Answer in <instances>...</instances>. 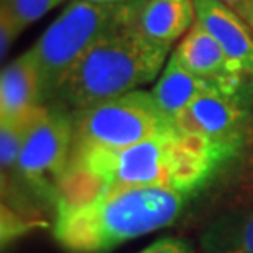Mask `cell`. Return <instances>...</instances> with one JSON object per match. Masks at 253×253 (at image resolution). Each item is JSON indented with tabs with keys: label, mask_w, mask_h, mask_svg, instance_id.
I'll use <instances>...</instances> for the list:
<instances>
[{
	"label": "cell",
	"mask_w": 253,
	"mask_h": 253,
	"mask_svg": "<svg viewBox=\"0 0 253 253\" xmlns=\"http://www.w3.org/2000/svg\"><path fill=\"white\" fill-rule=\"evenodd\" d=\"M224 163L207 141L171 126L126 148L73 155L59 197L76 201L104 191L150 186L196 196Z\"/></svg>",
	"instance_id": "6da1fadb"
},
{
	"label": "cell",
	"mask_w": 253,
	"mask_h": 253,
	"mask_svg": "<svg viewBox=\"0 0 253 253\" xmlns=\"http://www.w3.org/2000/svg\"><path fill=\"white\" fill-rule=\"evenodd\" d=\"M196 196L171 188H125L54 204L53 237L66 253H109L166 229Z\"/></svg>",
	"instance_id": "7a4b0ae2"
},
{
	"label": "cell",
	"mask_w": 253,
	"mask_h": 253,
	"mask_svg": "<svg viewBox=\"0 0 253 253\" xmlns=\"http://www.w3.org/2000/svg\"><path fill=\"white\" fill-rule=\"evenodd\" d=\"M169 48L125 25L95 42L64 76L54 97L76 110L120 97L158 76Z\"/></svg>",
	"instance_id": "3957f363"
},
{
	"label": "cell",
	"mask_w": 253,
	"mask_h": 253,
	"mask_svg": "<svg viewBox=\"0 0 253 253\" xmlns=\"http://www.w3.org/2000/svg\"><path fill=\"white\" fill-rule=\"evenodd\" d=\"M141 5L71 0L30 48L42 76L43 99L56 95L64 76L95 42L114 30L135 23Z\"/></svg>",
	"instance_id": "277c9868"
},
{
	"label": "cell",
	"mask_w": 253,
	"mask_h": 253,
	"mask_svg": "<svg viewBox=\"0 0 253 253\" xmlns=\"http://www.w3.org/2000/svg\"><path fill=\"white\" fill-rule=\"evenodd\" d=\"M73 120V155L126 148L173 126L156 107L151 92L138 89L92 107L76 110Z\"/></svg>",
	"instance_id": "5b68a950"
},
{
	"label": "cell",
	"mask_w": 253,
	"mask_h": 253,
	"mask_svg": "<svg viewBox=\"0 0 253 253\" xmlns=\"http://www.w3.org/2000/svg\"><path fill=\"white\" fill-rule=\"evenodd\" d=\"M73 114L59 109H46L32 126L22 146L17 179L35 194L56 204L59 188L73 156Z\"/></svg>",
	"instance_id": "8992f818"
},
{
	"label": "cell",
	"mask_w": 253,
	"mask_h": 253,
	"mask_svg": "<svg viewBox=\"0 0 253 253\" xmlns=\"http://www.w3.org/2000/svg\"><path fill=\"white\" fill-rule=\"evenodd\" d=\"M247 119L244 92L212 90L196 97L171 124L179 133L207 141L227 163L244 145Z\"/></svg>",
	"instance_id": "52a82bcc"
},
{
	"label": "cell",
	"mask_w": 253,
	"mask_h": 253,
	"mask_svg": "<svg viewBox=\"0 0 253 253\" xmlns=\"http://www.w3.org/2000/svg\"><path fill=\"white\" fill-rule=\"evenodd\" d=\"M196 20L220 44L240 74L253 83V30L220 0H192Z\"/></svg>",
	"instance_id": "ba28073f"
},
{
	"label": "cell",
	"mask_w": 253,
	"mask_h": 253,
	"mask_svg": "<svg viewBox=\"0 0 253 253\" xmlns=\"http://www.w3.org/2000/svg\"><path fill=\"white\" fill-rule=\"evenodd\" d=\"M244 83L237 81H222L201 78L197 74L189 73L178 63L174 56L166 63L163 74L160 76L158 83L151 89V95L156 107L169 122L184 110L188 105L199 95L212 90H225V92H244Z\"/></svg>",
	"instance_id": "9c48e42d"
},
{
	"label": "cell",
	"mask_w": 253,
	"mask_h": 253,
	"mask_svg": "<svg viewBox=\"0 0 253 253\" xmlns=\"http://www.w3.org/2000/svg\"><path fill=\"white\" fill-rule=\"evenodd\" d=\"M43 85L32 51L23 53L0 76V120H15L43 105Z\"/></svg>",
	"instance_id": "30bf717a"
},
{
	"label": "cell",
	"mask_w": 253,
	"mask_h": 253,
	"mask_svg": "<svg viewBox=\"0 0 253 253\" xmlns=\"http://www.w3.org/2000/svg\"><path fill=\"white\" fill-rule=\"evenodd\" d=\"M173 56L184 69L201 78L249 83L224 53L215 38L197 20L176 46Z\"/></svg>",
	"instance_id": "8fae6325"
},
{
	"label": "cell",
	"mask_w": 253,
	"mask_h": 253,
	"mask_svg": "<svg viewBox=\"0 0 253 253\" xmlns=\"http://www.w3.org/2000/svg\"><path fill=\"white\" fill-rule=\"evenodd\" d=\"M196 22L192 0H146L136 15V28L151 42L171 48Z\"/></svg>",
	"instance_id": "7c38bea8"
},
{
	"label": "cell",
	"mask_w": 253,
	"mask_h": 253,
	"mask_svg": "<svg viewBox=\"0 0 253 253\" xmlns=\"http://www.w3.org/2000/svg\"><path fill=\"white\" fill-rule=\"evenodd\" d=\"M199 244L201 253H253V201L217 214Z\"/></svg>",
	"instance_id": "4fadbf2b"
},
{
	"label": "cell",
	"mask_w": 253,
	"mask_h": 253,
	"mask_svg": "<svg viewBox=\"0 0 253 253\" xmlns=\"http://www.w3.org/2000/svg\"><path fill=\"white\" fill-rule=\"evenodd\" d=\"M63 2L64 0H2L0 13L7 15L22 32Z\"/></svg>",
	"instance_id": "5bb4252c"
},
{
	"label": "cell",
	"mask_w": 253,
	"mask_h": 253,
	"mask_svg": "<svg viewBox=\"0 0 253 253\" xmlns=\"http://www.w3.org/2000/svg\"><path fill=\"white\" fill-rule=\"evenodd\" d=\"M138 253H196L194 247L186 239H178V237H165L146 245Z\"/></svg>",
	"instance_id": "9a60e30c"
},
{
	"label": "cell",
	"mask_w": 253,
	"mask_h": 253,
	"mask_svg": "<svg viewBox=\"0 0 253 253\" xmlns=\"http://www.w3.org/2000/svg\"><path fill=\"white\" fill-rule=\"evenodd\" d=\"M20 35L18 27L10 20L5 13H0V56L2 61L7 58V54L12 49L15 38Z\"/></svg>",
	"instance_id": "2e32d148"
},
{
	"label": "cell",
	"mask_w": 253,
	"mask_h": 253,
	"mask_svg": "<svg viewBox=\"0 0 253 253\" xmlns=\"http://www.w3.org/2000/svg\"><path fill=\"white\" fill-rule=\"evenodd\" d=\"M222 3H225L227 7L234 10L235 13H239L240 17L244 15L247 10L250 8V5L253 3V0H220Z\"/></svg>",
	"instance_id": "e0dca14e"
},
{
	"label": "cell",
	"mask_w": 253,
	"mask_h": 253,
	"mask_svg": "<svg viewBox=\"0 0 253 253\" xmlns=\"http://www.w3.org/2000/svg\"><path fill=\"white\" fill-rule=\"evenodd\" d=\"M90 3H100V5H141L146 0H84Z\"/></svg>",
	"instance_id": "ac0fdd59"
},
{
	"label": "cell",
	"mask_w": 253,
	"mask_h": 253,
	"mask_svg": "<svg viewBox=\"0 0 253 253\" xmlns=\"http://www.w3.org/2000/svg\"><path fill=\"white\" fill-rule=\"evenodd\" d=\"M242 18H244L245 22L249 23V27L253 30V3L250 5V8L247 10V12H245L244 15H242Z\"/></svg>",
	"instance_id": "d6986e66"
}]
</instances>
